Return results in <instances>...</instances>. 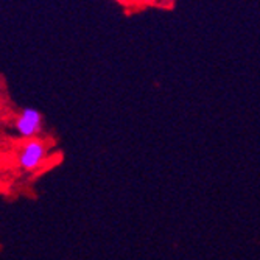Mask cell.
<instances>
[{"label": "cell", "mask_w": 260, "mask_h": 260, "mask_svg": "<svg viewBox=\"0 0 260 260\" xmlns=\"http://www.w3.org/2000/svg\"><path fill=\"white\" fill-rule=\"evenodd\" d=\"M16 129L23 139H36L42 131V115L35 108H23L16 119Z\"/></svg>", "instance_id": "7a4b0ae2"}, {"label": "cell", "mask_w": 260, "mask_h": 260, "mask_svg": "<svg viewBox=\"0 0 260 260\" xmlns=\"http://www.w3.org/2000/svg\"><path fill=\"white\" fill-rule=\"evenodd\" d=\"M47 159V145L41 139H28L19 151V165L27 172H35Z\"/></svg>", "instance_id": "6da1fadb"}]
</instances>
